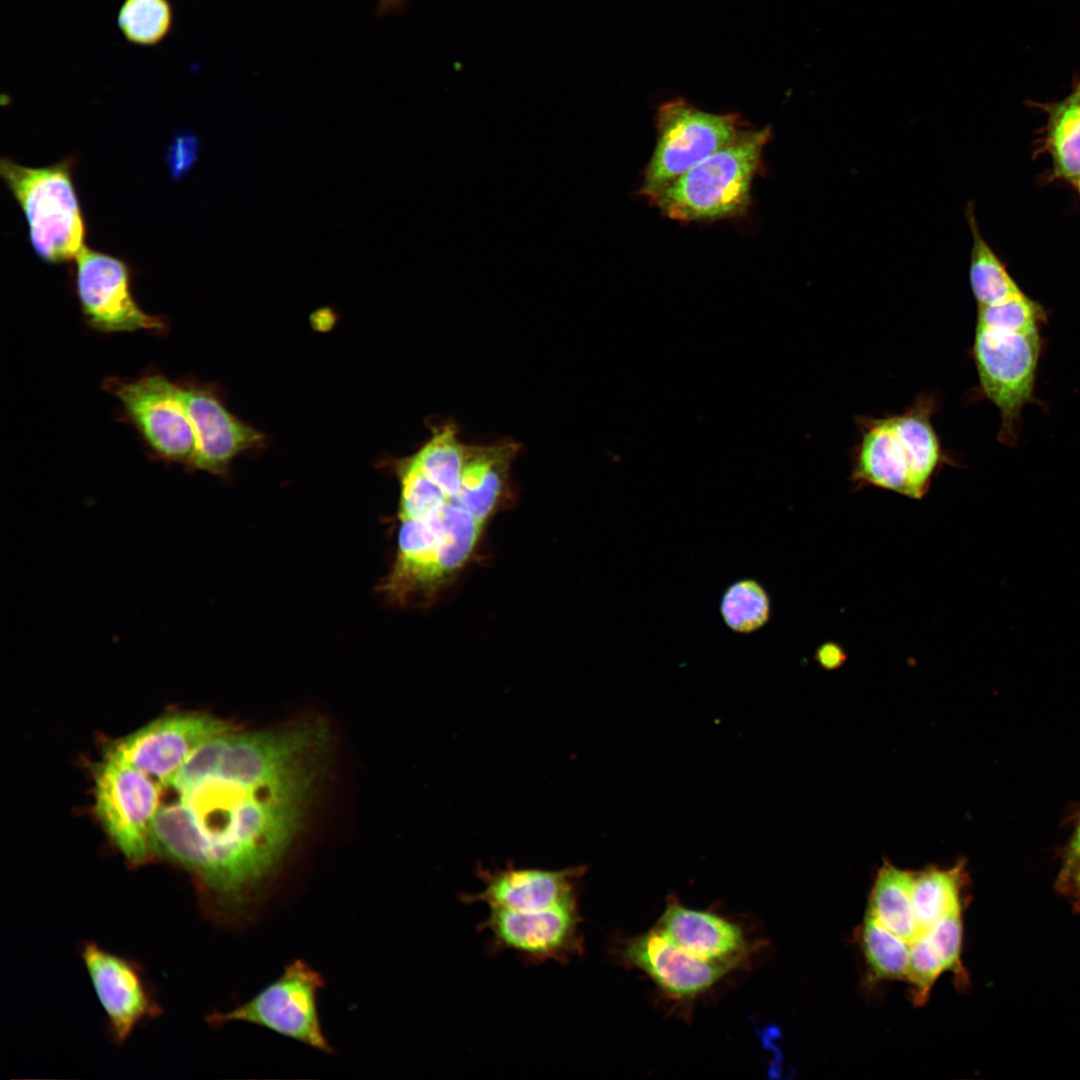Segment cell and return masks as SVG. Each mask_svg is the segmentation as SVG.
I'll use <instances>...</instances> for the list:
<instances>
[{"label":"cell","mask_w":1080,"mask_h":1080,"mask_svg":"<svg viewBox=\"0 0 1080 1080\" xmlns=\"http://www.w3.org/2000/svg\"><path fill=\"white\" fill-rule=\"evenodd\" d=\"M71 158L30 168L3 158L0 173L21 207L36 254L46 262L75 259L84 247V221L74 189Z\"/></svg>","instance_id":"5b68a950"},{"label":"cell","mask_w":1080,"mask_h":1080,"mask_svg":"<svg viewBox=\"0 0 1080 1080\" xmlns=\"http://www.w3.org/2000/svg\"><path fill=\"white\" fill-rule=\"evenodd\" d=\"M676 944L704 960L736 968L747 952L742 929L708 911L687 908L671 899L656 925Z\"/></svg>","instance_id":"ac0fdd59"},{"label":"cell","mask_w":1080,"mask_h":1080,"mask_svg":"<svg viewBox=\"0 0 1080 1080\" xmlns=\"http://www.w3.org/2000/svg\"><path fill=\"white\" fill-rule=\"evenodd\" d=\"M944 963L933 947L927 935L920 933L910 943L909 963L906 981L910 985V996L915 1006H922L929 998L930 991L942 972Z\"/></svg>","instance_id":"4316f807"},{"label":"cell","mask_w":1080,"mask_h":1080,"mask_svg":"<svg viewBox=\"0 0 1080 1080\" xmlns=\"http://www.w3.org/2000/svg\"><path fill=\"white\" fill-rule=\"evenodd\" d=\"M1076 186L1078 187V192H1079V196H1080V182L1077 183Z\"/></svg>","instance_id":"1f68e13d"},{"label":"cell","mask_w":1080,"mask_h":1080,"mask_svg":"<svg viewBox=\"0 0 1080 1080\" xmlns=\"http://www.w3.org/2000/svg\"><path fill=\"white\" fill-rule=\"evenodd\" d=\"M585 866L548 870L517 868L513 863L505 868L486 869L478 865L476 873L484 883L477 893H462L465 904L486 903L489 908L538 910L578 900L579 884Z\"/></svg>","instance_id":"2e32d148"},{"label":"cell","mask_w":1080,"mask_h":1080,"mask_svg":"<svg viewBox=\"0 0 1080 1080\" xmlns=\"http://www.w3.org/2000/svg\"><path fill=\"white\" fill-rule=\"evenodd\" d=\"M1068 888L1072 890L1073 895L1080 902V868L1075 873Z\"/></svg>","instance_id":"4dcf8cb0"},{"label":"cell","mask_w":1080,"mask_h":1080,"mask_svg":"<svg viewBox=\"0 0 1080 1080\" xmlns=\"http://www.w3.org/2000/svg\"><path fill=\"white\" fill-rule=\"evenodd\" d=\"M937 401L922 393L902 414L857 418L860 439L850 476L856 488L873 486L911 499L927 494L936 473L950 463L931 422Z\"/></svg>","instance_id":"3957f363"},{"label":"cell","mask_w":1080,"mask_h":1080,"mask_svg":"<svg viewBox=\"0 0 1080 1080\" xmlns=\"http://www.w3.org/2000/svg\"><path fill=\"white\" fill-rule=\"evenodd\" d=\"M521 448L512 438L474 444L468 491L424 510L416 508L406 456L395 461L397 548L381 584L388 600L402 607L429 605L469 564L489 522L512 496V465Z\"/></svg>","instance_id":"7a4b0ae2"},{"label":"cell","mask_w":1080,"mask_h":1080,"mask_svg":"<svg viewBox=\"0 0 1080 1080\" xmlns=\"http://www.w3.org/2000/svg\"><path fill=\"white\" fill-rule=\"evenodd\" d=\"M177 383L196 438L187 471L225 476L236 457L265 448V435L229 411L218 384L194 377Z\"/></svg>","instance_id":"4fadbf2b"},{"label":"cell","mask_w":1080,"mask_h":1080,"mask_svg":"<svg viewBox=\"0 0 1080 1080\" xmlns=\"http://www.w3.org/2000/svg\"><path fill=\"white\" fill-rule=\"evenodd\" d=\"M966 217L972 234L969 280L978 307L1021 292L1005 264L982 236L972 203L967 205Z\"/></svg>","instance_id":"7402d4cb"},{"label":"cell","mask_w":1080,"mask_h":1080,"mask_svg":"<svg viewBox=\"0 0 1080 1080\" xmlns=\"http://www.w3.org/2000/svg\"><path fill=\"white\" fill-rule=\"evenodd\" d=\"M102 389L118 401L120 420L134 428L153 459L188 467L196 438L177 381L148 370L137 377H107Z\"/></svg>","instance_id":"8992f818"},{"label":"cell","mask_w":1080,"mask_h":1080,"mask_svg":"<svg viewBox=\"0 0 1080 1080\" xmlns=\"http://www.w3.org/2000/svg\"><path fill=\"white\" fill-rule=\"evenodd\" d=\"M1045 320L1043 306L1021 291L999 302L979 306L976 326L1007 332H1036Z\"/></svg>","instance_id":"484cf974"},{"label":"cell","mask_w":1080,"mask_h":1080,"mask_svg":"<svg viewBox=\"0 0 1080 1080\" xmlns=\"http://www.w3.org/2000/svg\"><path fill=\"white\" fill-rule=\"evenodd\" d=\"M720 614L726 626L733 632L742 634L755 632L770 619L769 595L765 588L754 579L738 580L723 593Z\"/></svg>","instance_id":"d4e9b609"},{"label":"cell","mask_w":1080,"mask_h":1080,"mask_svg":"<svg viewBox=\"0 0 1080 1080\" xmlns=\"http://www.w3.org/2000/svg\"><path fill=\"white\" fill-rule=\"evenodd\" d=\"M324 984L317 970L297 959L253 998L232 1010L214 1011L206 1020L215 1027L230 1022L254 1024L330 1053L332 1046L323 1032L317 1006Z\"/></svg>","instance_id":"9c48e42d"},{"label":"cell","mask_w":1080,"mask_h":1080,"mask_svg":"<svg viewBox=\"0 0 1080 1080\" xmlns=\"http://www.w3.org/2000/svg\"><path fill=\"white\" fill-rule=\"evenodd\" d=\"M174 12L169 0H124L117 24L124 38L138 46H155L170 33Z\"/></svg>","instance_id":"cb8c5ba5"},{"label":"cell","mask_w":1080,"mask_h":1080,"mask_svg":"<svg viewBox=\"0 0 1080 1080\" xmlns=\"http://www.w3.org/2000/svg\"><path fill=\"white\" fill-rule=\"evenodd\" d=\"M581 922L575 900L538 910L491 907L478 929L490 932V952L512 950L529 964L568 963L584 951Z\"/></svg>","instance_id":"7c38bea8"},{"label":"cell","mask_w":1080,"mask_h":1080,"mask_svg":"<svg viewBox=\"0 0 1080 1080\" xmlns=\"http://www.w3.org/2000/svg\"><path fill=\"white\" fill-rule=\"evenodd\" d=\"M1048 114L1046 148L1057 176L1080 182V78L1061 101L1041 105Z\"/></svg>","instance_id":"44dd1931"},{"label":"cell","mask_w":1080,"mask_h":1080,"mask_svg":"<svg viewBox=\"0 0 1080 1080\" xmlns=\"http://www.w3.org/2000/svg\"><path fill=\"white\" fill-rule=\"evenodd\" d=\"M747 126L737 113L707 112L682 98L661 104L655 116V148L643 171L640 195L651 199Z\"/></svg>","instance_id":"52a82bcc"},{"label":"cell","mask_w":1080,"mask_h":1080,"mask_svg":"<svg viewBox=\"0 0 1080 1080\" xmlns=\"http://www.w3.org/2000/svg\"><path fill=\"white\" fill-rule=\"evenodd\" d=\"M74 260L76 295L91 330L104 334L167 333L166 319L148 314L135 301L125 262L85 246Z\"/></svg>","instance_id":"8fae6325"},{"label":"cell","mask_w":1080,"mask_h":1080,"mask_svg":"<svg viewBox=\"0 0 1080 1080\" xmlns=\"http://www.w3.org/2000/svg\"><path fill=\"white\" fill-rule=\"evenodd\" d=\"M965 880L962 861L949 868L930 865L915 871L912 899L920 933L941 918L962 911L961 893Z\"/></svg>","instance_id":"ffe728a7"},{"label":"cell","mask_w":1080,"mask_h":1080,"mask_svg":"<svg viewBox=\"0 0 1080 1080\" xmlns=\"http://www.w3.org/2000/svg\"><path fill=\"white\" fill-rule=\"evenodd\" d=\"M914 874L885 860L877 871L867 908L883 926L908 943L920 934L912 899Z\"/></svg>","instance_id":"d6986e66"},{"label":"cell","mask_w":1080,"mask_h":1080,"mask_svg":"<svg viewBox=\"0 0 1080 1080\" xmlns=\"http://www.w3.org/2000/svg\"><path fill=\"white\" fill-rule=\"evenodd\" d=\"M330 739L320 720L233 727L202 743L172 779L180 799L159 808L152 849L191 874L215 922L246 919L262 898L318 792Z\"/></svg>","instance_id":"6da1fadb"},{"label":"cell","mask_w":1080,"mask_h":1080,"mask_svg":"<svg viewBox=\"0 0 1080 1080\" xmlns=\"http://www.w3.org/2000/svg\"><path fill=\"white\" fill-rule=\"evenodd\" d=\"M621 954L626 963L645 972L676 999L696 997L734 969L695 956L658 927L627 941Z\"/></svg>","instance_id":"e0dca14e"},{"label":"cell","mask_w":1080,"mask_h":1080,"mask_svg":"<svg viewBox=\"0 0 1080 1080\" xmlns=\"http://www.w3.org/2000/svg\"><path fill=\"white\" fill-rule=\"evenodd\" d=\"M232 727L207 714H173L118 740L106 755L133 766L166 788L202 743Z\"/></svg>","instance_id":"9a60e30c"},{"label":"cell","mask_w":1080,"mask_h":1080,"mask_svg":"<svg viewBox=\"0 0 1080 1080\" xmlns=\"http://www.w3.org/2000/svg\"><path fill=\"white\" fill-rule=\"evenodd\" d=\"M816 660L823 668L831 670L841 666L846 660V655L840 646L826 643L818 648Z\"/></svg>","instance_id":"f546056e"},{"label":"cell","mask_w":1080,"mask_h":1080,"mask_svg":"<svg viewBox=\"0 0 1080 1080\" xmlns=\"http://www.w3.org/2000/svg\"><path fill=\"white\" fill-rule=\"evenodd\" d=\"M772 129L747 126L716 152L649 199L671 220L714 222L743 217L752 204V185L763 170V151Z\"/></svg>","instance_id":"277c9868"},{"label":"cell","mask_w":1080,"mask_h":1080,"mask_svg":"<svg viewBox=\"0 0 1080 1080\" xmlns=\"http://www.w3.org/2000/svg\"><path fill=\"white\" fill-rule=\"evenodd\" d=\"M160 785L151 777L106 755L95 773L96 812L110 839L133 865L151 856V830L159 810Z\"/></svg>","instance_id":"30bf717a"},{"label":"cell","mask_w":1080,"mask_h":1080,"mask_svg":"<svg viewBox=\"0 0 1080 1080\" xmlns=\"http://www.w3.org/2000/svg\"><path fill=\"white\" fill-rule=\"evenodd\" d=\"M1042 348L1040 331L1007 332L976 326L972 354L983 395L999 410V440L1015 445L1021 411L1033 400Z\"/></svg>","instance_id":"ba28073f"},{"label":"cell","mask_w":1080,"mask_h":1080,"mask_svg":"<svg viewBox=\"0 0 1080 1080\" xmlns=\"http://www.w3.org/2000/svg\"><path fill=\"white\" fill-rule=\"evenodd\" d=\"M97 998L104 1010L112 1042L123 1045L142 1023L162 1013L143 968L133 959L109 951L94 941L80 949Z\"/></svg>","instance_id":"5bb4252c"},{"label":"cell","mask_w":1080,"mask_h":1080,"mask_svg":"<svg viewBox=\"0 0 1080 1080\" xmlns=\"http://www.w3.org/2000/svg\"><path fill=\"white\" fill-rule=\"evenodd\" d=\"M1080 868V822L1075 830L1070 845L1066 852L1063 869L1060 873L1061 886L1068 888L1075 873Z\"/></svg>","instance_id":"f1b7e54d"},{"label":"cell","mask_w":1080,"mask_h":1080,"mask_svg":"<svg viewBox=\"0 0 1080 1080\" xmlns=\"http://www.w3.org/2000/svg\"><path fill=\"white\" fill-rule=\"evenodd\" d=\"M859 936L864 956L875 977L906 980L910 943L883 926L868 909Z\"/></svg>","instance_id":"603a6c76"},{"label":"cell","mask_w":1080,"mask_h":1080,"mask_svg":"<svg viewBox=\"0 0 1080 1080\" xmlns=\"http://www.w3.org/2000/svg\"><path fill=\"white\" fill-rule=\"evenodd\" d=\"M962 911L953 912L931 926L924 933L942 959L946 971L954 975L959 988L968 984V975L962 964Z\"/></svg>","instance_id":"83f0119b"}]
</instances>
